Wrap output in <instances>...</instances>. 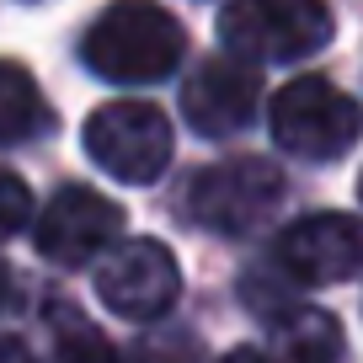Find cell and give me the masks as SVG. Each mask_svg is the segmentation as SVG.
I'll list each match as a JSON object with an SVG mask.
<instances>
[{
	"label": "cell",
	"mask_w": 363,
	"mask_h": 363,
	"mask_svg": "<svg viewBox=\"0 0 363 363\" xmlns=\"http://www.w3.org/2000/svg\"><path fill=\"white\" fill-rule=\"evenodd\" d=\"M123 230V208L113 198H102L96 187H59L48 198V208L38 214V251L54 267H86L96 251H107Z\"/></svg>",
	"instance_id": "52a82bcc"
},
{
	"label": "cell",
	"mask_w": 363,
	"mask_h": 363,
	"mask_svg": "<svg viewBox=\"0 0 363 363\" xmlns=\"http://www.w3.org/2000/svg\"><path fill=\"white\" fill-rule=\"evenodd\" d=\"M182 22L166 6H150V0H113L96 22L86 27V65L102 80L118 86H150V80H166L182 65Z\"/></svg>",
	"instance_id": "6da1fadb"
},
{
	"label": "cell",
	"mask_w": 363,
	"mask_h": 363,
	"mask_svg": "<svg viewBox=\"0 0 363 363\" xmlns=\"http://www.w3.org/2000/svg\"><path fill=\"white\" fill-rule=\"evenodd\" d=\"M219 43L240 65H289L331 43L326 0H230L219 11Z\"/></svg>",
	"instance_id": "7a4b0ae2"
},
{
	"label": "cell",
	"mask_w": 363,
	"mask_h": 363,
	"mask_svg": "<svg viewBox=\"0 0 363 363\" xmlns=\"http://www.w3.org/2000/svg\"><path fill=\"white\" fill-rule=\"evenodd\" d=\"M257 102H262V75L230 54L203 59L193 69V80L182 86V113L203 139L240 134L251 123V113H257Z\"/></svg>",
	"instance_id": "9c48e42d"
},
{
	"label": "cell",
	"mask_w": 363,
	"mask_h": 363,
	"mask_svg": "<svg viewBox=\"0 0 363 363\" xmlns=\"http://www.w3.org/2000/svg\"><path fill=\"white\" fill-rule=\"evenodd\" d=\"M284 171L262 155L214 160L187 182V214L214 235H251L284 203Z\"/></svg>",
	"instance_id": "3957f363"
},
{
	"label": "cell",
	"mask_w": 363,
	"mask_h": 363,
	"mask_svg": "<svg viewBox=\"0 0 363 363\" xmlns=\"http://www.w3.org/2000/svg\"><path fill=\"white\" fill-rule=\"evenodd\" d=\"M54 363H123V352L91 326L80 310H59L54 315Z\"/></svg>",
	"instance_id": "7c38bea8"
},
{
	"label": "cell",
	"mask_w": 363,
	"mask_h": 363,
	"mask_svg": "<svg viewBox=\"0 0 363 363\" xmlns=\"http://www.w3.org/2000/svg\"><path fill=\"white\" fill-rule=\"evenodd\" d=\"M48 123L54 118H48V102H43V91H38V80L22 65L0 59V145L38 139V134H48Z\"/></svg>",
	"instance_id": "30bf717a"
},
{
	"label": "cell",
	"mask_w": 363,
	"mask_h": 363,
	"mask_svg": "<svg viewBox=\"0 0 363 363\" xmlns=\"http://www.w3.org/2000/svg\"><path fill=\"white\" fill-rule=\"evenodd\" d=\"M86 155L118 182H155L171 166V123L150 102H107L86 118Z\"/></svg>",
	"instance_id": "5b68a950"
},
{
	"label": "cell",
	"mask_w": 363,
	"mask_h": 363,
	"mask_svg": "<svg viewBox=\"0 0 363 363\" xmlns=\"http://www.w3.org/2000/svg\"><path fill=\"white\" fill-rule=\"evenodd\" d=\"M272 262L294 278V284L326 289V284H347L358 272V219L352 214H310L278 235Z\"/></svg>",
	"instance_id": "ba28073f"
},
{
	"label": "cell",
	"mask_w": 363,
	"mask_h": 363,
	"mask_svg": "<svg viewBox=\"0 0 363 363\" xmlns=\"http://www.w3.org/2000/svg\"><path fill=\"white\" fill-rule=\"evenodd\" d=\"M33 214V193H27V182L11 177V171H0V240L16 235Z\"/></svg>",
	"instance_id": "4fadbf2b"
},
{
	"label": "cell",
	"mask_w": 363,
	"mask_h": 363,
	"mask_svg": "<svg viewBox=\"0 0 363 363\" xmlns=\"http://www.w3.org/2000/svg\"><path fill=\"white\" fill-rule=\"evenodd\" d=\"M284 358L278 363H342V326L326 310H294L278 326Z\"/></svg>",
	"instance_id": "8fae6325"
},
{
	"label": "cell",
	"mask_w": 363,
	"mask_h": 363,
	"mask_svg": "<svg viewBox=\"0 0 363 363\" xmlns=\"http://www.w3.org/2000/svg\"><path fill=\"white\" fill-rule=\"evenodd\" d=\"M96 294L123 320H155V315H166V310L177 305L182 267L160 240H123V246L107 251V262L96 267Z\"/></svg>",
	"instance_id": "8992f818"
},
{
	"label": "cell",
	"mask_w": 363,
	"mask_h": 363,
	"mask_svg": "<svg viewBox=\"0 0 363 363\" xmlns=\"http://www.w3.org/2000/svg\"><path fill=\"white\" fill-rule=\"evenodd\" d=\"M267 128L278 139V150H289L299 160H337L358 139V102L320 75H299L272 96Z\"/></svg>",
	"instance_id": "277c9868"
},
{
	"label": "cell",
	"mask_w": 363,
	"mask_h": 363,
	"mask_svg": "<svg viewBox=\"0 0 363 363\" xmlns=\"http://www.w3.org/2000/svg\"><path fill=\"white\" fill-rule=\"evenodd\" d=\"M6 289H11V272H6V262H0V305H6Z\"/></svg>",
	"instance_id": "2e32d148"
},
{
	"label": "cell",
	"mask_w": 363,
	"mask_h": 363,
	"mask_svg": "<svg viewBox=\"0 0 363 363\" xmlns=\"http://www.w3.org/2000/svg\"><path fill=\"white\" fill-rule=\"evenodd\" d=\"M225 363H278V358H272V352H262V347H235Z\"/></svg>",
	"instance_id": "9a60e30c"
},
{
	"label": "cell",
	"mask_w": 363,
	"mask_h": 363,
	"mask_svg": "<svg viewBox=\"0 0 363 363\" xmlns=\"http://www.w3.org/2000/svg\"><path fill=\"white\" fill-rule=\"evenodd\" d=\"M0 363H38L22 337H0Z\"/></svg>",
	"instance_id": "5bb4252c"
}]
</instances>
